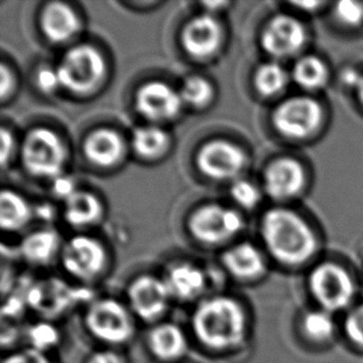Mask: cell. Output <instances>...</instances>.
I'll list each match as a JSON object with an SVG mask.
<instances>
[{
  "mask_svg": "<svg viewBox=\"0 0 363 363\" xmlns=\"http://www.w3.org/2000/svg\"><path fill=\"white\" fill-rule=\"evenodd\" d=\"M346 331L352 341L363 346V306L350 315L346 323Z\"/></svg>",
  "mask_w": 363,
  "mask_h": 363,
  "instance_id": "cell-32",
  "label": "cell"
},
{
  "mask_svg": "<svg viewBox=\"0 0 363 363\" xmlns=\"http://www.w3.org/2000/svg\"><path fill=\"white\" fill-rule=\"evenodd\" d=\"M311 289L316 299L328 310H339L350 304L354 296V283L337 265H320L311 274Z\"/></svg>",
  "mask_w": 363,
  "mask_h": 363,
  "instance_id": "cell-10",
  "label": "cell"
},
{
  "mask_svg": "<svg viewBox=\"0 0 363 363\" xmlns=\"http://www.w3.org/2000/svg\"><path fill=\"white\" fill-rule=\"evenodd\" d=\"M3 363H51L44 352L38 350L28 349L10 354Z\"/></svg>",
  "mask_w": 363,
  "mask_h": 363,
  "instance_id": "cell-34",
  "label": "cell"
},
{
  "mask_svg": "<svg viewBox=\"0 0 363 363\" xmlns=\"http://www.w3.org/2000/svg\"><path fill=\"white\" fill-rule=\"evenodd\" d=\"M65 220L74 227H87L99 221L102 205L94 194L76 191L65 200Z\"/></svg>",
  "mask_w": 363,
  "mask_h": 363,
  "instance_id": "cell-21",
  "label": "cell"
},
{
  "mask_svg": "<svg viewBox=\"0 0 363 363\" xmlns=\"http://www.w3.org/2000/svg\"><path fill=\"white\" fill-rule=\"evenodd\" d=\"M293 76L295 82L304 89H319L326 82L328 69L319 59L309 56L295 65Z\"/></svg>",
  "mask_w": 363,
  "mask_h": 363,
  "instance_id": "cell-25",
  "label": "cell"
},
{
  "mask_svg": "<svg viewBox=\"0 0 363 363\" xmlns=\"http://www.w3.org/2000/svg\"><path fill=\"white\" fill-rule=\"evenodd\" d=\"M200 172L213 180H228L238 177L245 165L241 147L225 139H213L203 144L197 152Z\"/></svg>",
  "mask_w": 363,
  "mask_h": 363,
  "instance_id": "cell-7",
  "label": "cell"
},
{
  "mask_svg": "<svg viewBox=\"0 0 363 363\" xmlns=\"http://www.w3.org/2000/svg\"><path fill=\"white\" fill-rule=\"evenodd\" d=\"M147 345L154 356L162 361H177L186 354L189 342L180 326L164 323L152 328L147 335Z\"/></svg>",
  "mask_w": 363,
  "mask_h": 363,
  "instance_id": "cell-19",
  "label": "cell"
},
{
  "mask_svg": "<svg viewBox=\"0 0 363 363\" xmlns=\"http://www.w3.org/2000/svg\"><path fill=\"white\" fill-rule=\"evenodd\" d=\"M172 298L189 301L199 298L205 291L207 278L197 265L182 262L172 265L164 278Z\"/></svg>",
  "mask_w": 363,
  "mask_h": 363,
  "instance_id": "cell-16",
  "label": "cell"
},
{
  "mask_svg": "<svg viewBox=\"0 0 363 363\" xmlns=\"http://www.w3.org/2000/svg\"><path fill=\"white\" fill-rule=\"evenodd\" d=\"M179 94L182 96L184 104L202 108L211 102L213 87L206 79L200 76H191L184 81Z\"/></svg>",
  "mask_w": 363,
  "mask_h": 363,
  "instance_id": "cell-27",
  "label": "cell"
},
{
  "mask_svg": "<svg viewBox=\"0 0 363 363\" xmlns=\"http://www.w3.org/2000/svg\"><path fill=\"white\" fill-rule=\"evenodd\" d=\"M172 295L164 279L142 275L133 280L128 300L133 313L144 321H155L167 313Z\"/></svg>",
  "mask_w": 363,
  "mask_h": 363,
  "instance_id": "cell-9",
  "label": "cell"
},
{
  "mask_svg": "<svg viewBox=\"0 0 363 363\" xmlns=\"http://www.w3.org/2000/svg\"><path fill=\"white\" fill-rule=\"evenodd\" d=\"M305 41V30L298 20L286 15L275 16L265 26L262 45L274 57H286L299 51Z\"/></svg>",
  "mask_w": 363,
  "mask_h": 363,
  "instance_id": "cell-14",
  "label": "cell"
},
{
  "mask_svg": "<svg viewBox=\"0 0 363 363\" xmlns=\"http://www.w3.org/2000/svg\"><path fill=\"white\" fill-rule=\"evenodd\" d=\"M56 69L61 87L84 94L99 87L106 74V62L94 46L79 45L65 54Z\"/></svg>",
  "mask_w": 363,
  "mask_h": 363,
  "instance_id": "cell-4",
  "label": "cell"
},
{
  "mask_svg": "<svg viewBox=\"0 0 363 363\" xmlns=\"http://www.w3.org/2000/svg\"><path fill=\"white\" fill-rule=\"evenodd\" d=\"M169 143L167 133L155 125L137 128L132 135L133 150L145 160H154L164 155Z\"/></svg>",
  "mask_w": 363,
  "mask_h": 363,
  "instance_id": "cell-24",
  "label": "cell"
},
{
  "mask_svg": "<svg viewBox=\"0 0 363 363\" xmlns=\"http://www.w3.org/2000/svg\"><path fill=\"white\" fill-rule=\"evenodd\" d=\"M41 29L52 43L72 39L79 29V19L72 8L60 1L50 3L41 13Z\"/></svg>",
  "mask_w": 363,
  "mask_h": 363,
  "instance_id": "cell-18",
  "label": "cell"
},
{
  "mask_svg": "<svg viewBox=\"0 0 363 363\" xmlns=\"http://www.w3.org/2000/svg\"><path fill=\"white\" fill-rule=\"evenodd\" d=\"M221 38V26L212 15H197L182 30V44L194 59H208L220 48Z\"/></svg>",
  "mask_w": 363,
  "mask_h": 363,
  "instance_id": "cell-13",
  "label": "cell"
},
{
  "mask_svg": "<svg viewBox=\"0 0 363 363\" xmlns=\"http://www.w3.org/2000/svg\"><path fill=\"white\" fill-rule=\"evenodd\" d=\"M21 159L25 169L34 177L56 179L61 177L67 152L61 138L48 128H35L24 138Z\"/></svg>",
  "mask_w": 363,
  "mask_h": 363,
  "instance_id": "cell-3",
  "label": "cell"
},
{
  "mask_svg": "<svg viewBox=\"0 0 363 363\" xmlns=\"http://www.w3.org/2000/svg\"><path fill=\"white\" fill-rule=\"evenodd\" d=\"M84 152L89 162L101 167H111L121 160L124 143L118 133L108 128H99L89 134Z\"/></svg>",
  "mask_w": 363,
  "mask_h": 363,
  "instance_id": "cell-17",
  "label": "cell"
},
{
  "mask_svg": "<svg viewBox=\"0 0 363 363\" xmlns=\"http://www.w3.org/2000/svg\"><path fill=\"white\" fill-rule=\"evenodd\" d=\"M14 89V77L5 65H1L0 67V94L1 99L5 101L8 99V96L11 94V91Z\"/></svg>",
  "mask_w": 363,
  "mask_h": 363,
  "instance_id": "cell-37",
  "label": "cell"
},
{
  "mask_svg": "<svg viewBox=\"0 0 363 363\" xmlns=\"http://www.w3.org/2000/svg\"><path fill=\"white\" fill-rule=\"evenodd\" d=\"M36 84L44 92H54L55 89L61 86L57 69L51 67L39 69L36 74Z\"/></svg>",
  "mask_w": 363,
  "mask_h": 363,
  "instance_id": "cell-33",
  "label": "cell"
},
{
  "mask_svg": "<svg viewBox=\"0 0 363 363\" xmlns=\"http://www.w3.org/2000/svg\"><path fill=\"white\" fill-rule=\"evenodd\" d=\"M357 91H359V99H361V102L363 104V77L361 79V82H359V87H357Z\"/></svg>",
  "mask_w": 363,
  "mask_h": 363,
  "instance_id": "cell-40",
  "label": "cell"
},
{
  "mask_svg": "<svg viewBox=\"0 0 363 363\" xmlns=\"http://www.w3.org/2000/svg\"><path fill=\"white\" fill-rule=\"evenodd\" d=\"M192 330L208 349H235L247 336V316L237 300L213 296L203 300L194 311Z\"/></svg>",
  "mask_w": 363,
  "mask_h": 363,
  "instance_id": "cell-1",
  "label": "cell"
},
{
  "mask_svg": "<svg viewBox=\"0 0 363 363\" xmlns=\"http://www.w3.org/2000/svg\"><path fill=\"white\" fill-rule=\"evenodd\" d=\"M255 84L259 94L273 96L288 84V74L280 65L275 62L262 65L255 72Z\"/></svg>",
  "mask_w": 363,
  "mask_h": 363,
  "instance_id": "cell-26",
  "label": "cell"
},
{
  "mask_svg": "<svg viewBox=\"0 0 363 363\" xmlns=\"http://www.w3.org/2000/svg\"><path fill=\"white\" fill-rule=\"evenodd\" d=\"M31 220V207L24 197L11 190L0 196V225L4 231H19Z\"/></svg>",
  "mask_w": 363,
  "mask_h": 363,
  "instance_id": "cell-23",
  "label": "cell"
},
{
  "mask_svg": "<svg viewBox=\"0 0 363 363\" xmlns=\"http://www.w3.org/2000/svg\"><path fill=\"white\" fill-rule=\"evenodd\" d=\"M304 182L303 167L290 157L278 159L265 169V191L275 200L294 196L301 190Z\"/></svg>",
  "mask_w": 363,
  "mask_h": 363,
  "instance_id": "cell-15",
  "label": "cell"
},
{
  "mask_svg": "<svg viewBox=\"0 0 363 363\" xmlns=\"http://www.w3.org/2000/svg\"><path fill=\"white\" fill-rule=\"evenodd\" d=\"M321 109L314 99L295 97L275 109L273 122L285 137L305 138L319 125Z\"/></svg>",
  "mask_w": 363,
  "mask_h": 363,
  "instance_id": "cell-11",
  "label": "cell"
},
{
  "mask_svg": "<svg viewBox=\"0 0 363 363\" xmlns=\"http://www.w3.org/2000/svg\"><path fill=\"white\" fill-rule=\"evenodd\" d=\"M336 15L345 24L356 26L362 23L363 5L356 1H341L336 6Z\"/></svg>",
  "mask_w": 363,
  "mask_h": 363,
  "instance_id": "cell-31",
  "label": "cell"
},
{
  "mask_svg": "<svg viewBox=\"0 0 363 363\" xmlns=\"http://www.w3.org/2000/svg\"><path fill=\"white\" fill-rule=\"evenodd\" d=\"M182 104L180 94L160 81L143 84L135 96L138 112L152 122L175 118L182 111Z\"/></svg>",
  "mask_w": 363,
  "mask_h": 363,
  "instance_id": "cell-12",
  "label": "cell"
},
{
  "mask_svg": "<svg viewBox=\"0 0 363 363\" xmlns=\"http://www.w3.org/2000/svg\"><path fill=\"white\" fill-rule=\"evenodd\" d=\"M363 76L357 74L354 69H346L342 74V81L347 84L349 87H359V82L362 79Z\"/></svg>",
  "mask_w": 363,
  "mask_h": 363,
  "instance_id": "cell-39",
  "label": "cell"
},
{
  "mask_svg": "<svg viewBox=\"0 0 363 363\" xmlns=\"http://www.w3.org/2000/svg\"><path fill=\"white\" fill-rule=\"evenodd\" d=\"M30 349L38 350L44 352L45 350L51 349L59 341V331L52 325L39 323L31 326L29 330Z\"/></svg>",
  "mask_w": 363,
  "mask_h": 363,
  "instance_id": "cell-28",
  "label": "cell"
},
{
  "mask_svg": "<svg viewBox=\"0 0 363 363\" xmlns=\"http://www.w3.org/2000/svg\"><path fill=\"white\" fill-rule=\"evenodd\" d=\"M84 321L91 335L104 344H125L134 335L130 311L122 303L109 298L91 305Z\"/></svg>",
  "mask_w": 363,
  "mask_h": 363,
  "instance_id": "cell-5",
  "label": "cell"
},
{
  "mask_svg": "<svg viewBox=\"0 0 363 363\" xmlns=\"http://www.w3.org/2000/svg\"><path fill=\"white\" fill-rule=\"evenodd\" d=\"M52 190L57 196L64 200H67L71 195H74V192L77 191L74 190V182L69 177H65L62 175L55 179Z\"/></svg>",
  "mask_w": 363,
  "mask_h": 363,
  "instance_id": "cell-36",
  "label": "cell"
},
{
  "mask_svg": "<svg viewBox=\"0 0 363 363\" xmlns=\"http://www.w3.org/2000/svg\"><path fill=\"white\" fill-rule=\"evenodd\" d=\"M87 363H125L122 356L111 350H101L89 356Z\"/></svg>",
  "mask_w": 363,
  "mask_h": 363,
  "instance_id": "cell-38",
  "label": "cell"
},
{
  "mask_svg": "<svg viewBox=\"0 0 363 363\" xmlns=\"http://www.w3.org/2000/svg\"><path fill=\"white\" fill-rule=\"evenodd\" d=\"M60 250L59 236L52 231H38L25 238L20 250L31 264H49Z\"/></svg>",
  "mask_w": 363,
  "mask_h": 363,
  "instance_id": "cell-22",
  "label": "cell"
},
{
  "mask_svg": "<svg viewBox=\"0 0 363 363\" xmlns=\"http://www.w3.org/2000/svg\"><path fill=\"white\" fill-rule=\"evenodd\" d=\"M304 329L311 339L325 340L333 334L334 323L328 313L315 311L305 318Z\"/></svg>",
  "mask_w": 363,
  "mask_h": 363,
  "instance_id": "cell-29",
  "label": "cell"
},
{
  "mask_svg": "<svg viewBox=\"0 0 363 363\" xmlns=\"http://www.w3.org/2000/svg\"><path fill=\"white\" fill-rule=\"evenodd\" d=\"M1 152H0V159H1V167H6V164L9 162L10 157L14 150V137L13 134L6 129L1 128Z\"/></svg>",
  "mask_w": 363,
  "mask_h": 363,
  "instance_id": "cell-35",
  "label": "cell"
},
{
  "mask_svg": "<svg viewBox=\"0 0 363 363\" xmlns=\"http://www.w3.org/2000/svg\"><path fill=\"white\" fill-rule=\"evenodd\" d=\"M265 245L277 259L298 264L314 253L315 237L301 217L284 208L267 212L262 221Z\"/></svg>",
  "mask_w": 363,
  "mask_h": 363,
  "instance_id": "cell-2",
  "label": "cell"
},
{
  "mask_svg": "<svg viewBox=\"0 0 363 363\" xmlns=\"http://www.w3.org/2000/svg\"><path fill=\"white\" fill-rule=\"evenodd\" d=\"M223 264L238 279H255L264 272V259L250 243H240L222 257Z\"/></svg>",
  "mask_w": 363,
  "mask_h": 363,
  "instance_id": "cell-20",
  "label": "cell"
},
{
  "mask_svg": "<svg viewBox=\"0 0 363 363\" xmlns=\"http://www.w3.org/2000/svg\"><path fill=\"white\" fill-rule=\"evenodd\" d=\"M243 228L241 215L221 205H205L192 213L189 230L197 241L205 245H220L238 235Z\"/></svg>",
  "mask_w": 363,
  "mask_h": 363,
  "instance_id": "cell-6",
  "label": "cell"
},
{
  "mask_svg": "<svg viewBox=\"0 0 363 363\" xmlns=\"http://www.w3.org/2000/svg\"><path fill=\"white\" fill-rule=\"evenodd\" d=\"M231 196L240 206L248 210L257 206L260 200L258 189L252 182L245 180H238L232 185Z\"/></svg>",
  "mask_w": 363,
  "mask_h": 363,
  "instance_id": "cell-30",
  "label": "cell"
},
{
  "mask_svg": "<svg viewBox=\"0 0 363 363\" xmlns=\"http://www.w3.org/2000/svg\"><path fill=\"white\" fill-rule=\"evenodd\" d=\"M65 269L74 278L92 280L97 278L107 263L104 245L92 237H74L61 252Z\"/></svg>",
  "mask_w": 363,
  "mask_h": 363,
  "instance_id": "cell-8",
  "label": "cell"
}]
</instances>
